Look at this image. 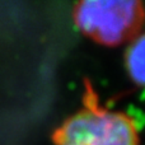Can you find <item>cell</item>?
I'll use <instances>...</instances> for the list:
<instances>
[{"mask_svg": "<svg viewBox=\"0 0 145 145\" xmlns=\"http://www.w3.org/2000/svg\"><path fill=\"white\" fill-rule=\"evenodd\" d=\"M55 145H139V129L127 113L90 105L61 125Z\"/></svg>", "mask_w": 145, "mask_h": 145, "instance_id": "1", "label": "cell"}, {"mask_svg": "<svg viewBox=\"0 0 145 145\" xmlns=\"http://www.w3.org/2000/svg\"><path fill=\"white\" fill-rule=\"evenodd\" d=\"M76 25L93 40L117 45L135 33L143 17L139 1H83L75 8Z\"/></svg>", "mask_w": 145, "mask_h": 145, "instance_id": "2", "label": "cell"}, {"mask_svg": "<svg viewBox=\"0 0 145 145\" xmlns=\"http://www.w3.org/2000/svg\"><path fill=\"white\" fill-rule=\"evenodd\" d=\"M145 41L143 36H138L131 41L126 50L125 65L129 76L135 84L141 85L144 83V56Z\"/></svg>", "mask_w": 145, "mask_h": 145, "instance_id": "3", "label": "cell"}]
</instances>
